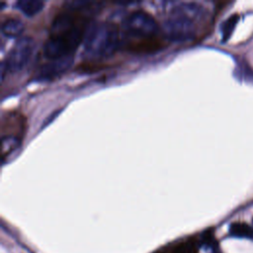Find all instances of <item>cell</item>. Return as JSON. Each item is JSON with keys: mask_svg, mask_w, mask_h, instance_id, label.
<instances>
[{"mask_svg": "<svg viewBox=\"0 0 253 253\" xmlns=\"http://www.w3.org/2000/svg\"><path fill=\"white\" fill-rule=\"evenodd\" d=\"M229 233L236 237H242V238L253 237V229L246 223H241V222L232 223L229 227Z\"/></svg>", "mask_w": 253, "mask_h": 253, "instance_id": "30bf717a", "label": "cell"}, {"mask_svg": "<svg viewBox=\"0 0 253 253\" xmlns=\"http://www.w3.org/2000/svg\"><path fill=\"white\" fill-rule=\"evenodd\" d=\"M15 7L28 17L35 16L43 7V2L40 0H19L16 2Z\"/></svg>", "mask_w": 253, "mask_h": 253, "instance_id": "9c48e42d", "label": "cell"}, {"mask_svg": "<svg viewBox=\"0 0 253 253\" xmlns=\"http://www.w3.org/2000/svg\"><path fill=\"white\" fill-rule=\"evenodd\" d=\"M239 20V16L238 15H231L228 19H226L221 27V34H222V40L226 41L230 35L232 34L237 22Z\"/></svg>", "mask_w": 253, "mask_h": 253, "instance_id": "7c38bea8", "label": "cell"}, {"mask_svg": "<svg viewBox=\"0 0 253 253\" xmlns=\"http://www.w3.org/2000/svg\"><path fill=\"white\" fill-rule=\"evenodd\" d=\"M95 14L92 5L86 1L66 2L50 25L49 36L42 46L43 55L48 59L73 55Z\"/></svg>", "mask_w": 253, "mask_h": 253, "instance_id": "6da1fadb", "label": "cell"}, {"mask_svg": "<svg viewBox=\"0 0 253 253\" xmlns=\"http://www.w3.org/2000/svg\"><path fill=\"white\" fill-rule=\"evenodd\" d=\"M35 42L31 37L24 36L16 40L10 48L5 60H3L7 71L19 72L30 61L34 52Z\"/></svg>", "mask_w": 253, "mask_h": 253, "instance_id": "277c9868", "label": "cell"}, {"mask_svg": "<svg viewBox=\"0 0 253 253\" xmlns=\"http://www.w3.org/2000/svg\"><path fill=\"white\" fill-rule=\"evenodd\" d=\"M58 113H59V111H58V110H57L56 112H53V113L48 117V120H45V122H44V123H43V125H42V127H43V126H45V125H46V124H49V123H50V121H51L54 117H56Z\"/></svg>", "mask_w": 253, "mask_h": 253, "instance_id": "5bb4252c", "label": "cell"}, {"mask_svg": "<svg viewBox=\"0 0 253 253\" xmlns=\"http://www.w3.org/2000/svg\"><path fill=\"white\" fill-rule=\"evenodd\" d=\"M25 29L24 23L17 18H10L5 20L1 25V32L4 36L9 38L20 37Z\"/></svg>", "mask_w": 253, "mask_h": 253, "instance_id": "ba28073f", "label": "cell"}, {"mask_svg": "<svg viewBox=\"0 0 253 253\" xmlns=\"http://www.w3.org/2000/svg\"><path fill=\"white\" fill-rule=\"evenodd\" d=\"M122 45L120 29L113 23L95 22L88 27L83 40V54L89 59L113 55Z\"/></svg>", "mask_w": 253, "mask_h": 253, "instance_id": "3957f363", "label": "cell"}, {"mask_svg": "<svg viewBox=\"0 0 253 253\" xmlns=\"http://www.w3.org/2000/svg\"><path fill=\"white\" fill-rule=\"evenodd\" d=\"M1 150H2V157L5 158L9 153H11L20 143V139L15 135H5L2 137L1 140Z\"/></svg>", "mask_w": 253, "mask_h": 253, "instance_id": "8fae6325", "label": "cell"}, {"mask_svg": "<svg viewBox=\"0 0 253 253\" xmlns=\"http://www.w3.org/2000/svg\"><path fill=\"white\" fill-rule=\"evenodd\" d=\"M73 62V55L49 59L42 64L37 72L36 78L39 80H51L65 73Z\"/></svg>", "mask_w": 253, "mask_h": 253, "instance_id": "8992f818", "label": "cell"}, {"mask_svg": "<svg viewBox=\"0 0 253 253\" xmlns=\"http://www.w3.org/2000/svg\"><path fill=\"white\" fill-rule=\"evenodd\" d=\"M162 31L167 40L185 42L195 37V22L184 17L170 15L162 25Z\"/></svg>", "mask_w": 253, "mask_h": 253, "instance_id": "5b68a950", "label": "cell"}, {"mask_svg": "<svg viewBox=\"0 0 253 253\" xmlns=\"http://www.w3.org/2000/svg\"><path fill=\"white\" fill-rule=\"evenodd\" d=\"M171 15L184 17L193 22H197L205 17L206 10L199 3L182 2L171 9Z\"/></svg>", "mask_w": 253, "mask_h": 253, "instance_id": "52a82bcc", "label": "cell"}, {"mask_svg": "<svg viewBox=\"0 0 253 253\" xmlns=\"http://www.w3.org/2000/svg\"><path fill=\"white\" fill-rule=\"evenodd\" d=\"M174 253H198L197 246L193 241H186L176 247Z\"/></svg>", "mask_w": 253, "mask_h": 253, "instance_id": "4fadbf2b", "label": "cell"}, {"mask_svg": "<svg viewBox=\"0 0 253 253\" xmlns=\"http://www.w3.org/2000/svg\"><path fill=\"white\" fill-rule=\"evenodd\" d=\"M159 32L160 27L152 15L142 10L132 11L121 24L122 45L135 53L156 51L163 46Z\"/></svg>", "mask_w": 253, "mask_h": 253, "instance_id": "7a4b0ae2", "label": "cell"}]
</instances>
